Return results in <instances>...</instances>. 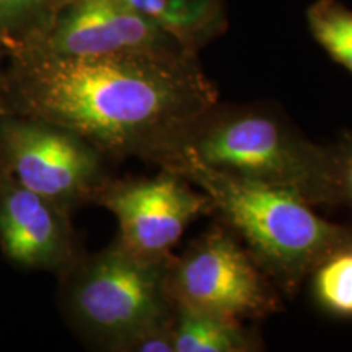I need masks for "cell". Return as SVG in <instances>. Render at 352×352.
Segmentation results:
<instances>
[{
    "instance_id": "2e32d148",
    "label": "cell",
    "mask_w": 352,
    "mask_h": 352,
    "mask_svg": "<svg viewBox=\"0 0 352 352\" xmlns=\"http://www.w3.org/2000/svg\"><path fill=\"white\" fill-rule=\"evenodd\" d=\"M7 104V54L0 51V114L6 113Z\"/></svg>"
},
{
    "instance_id": "277c9868",
    "label": "cell",
    "mask_w": 352,
    "mask_h": 352,
    "mask_svg": "<svg viewBox=\"0 0 352 352\" xmlns=\"http://www.w3.org/2000/svg\"><path fill=\"white\" fill-rule=\"evenodd\" d=\"M170 256H144L120 240L101 252L78 254L59 274V305L87 344L131 352L135 342L171 327Z\"/></svg>"
},
{
    "instance_id": "3957f363",
    "label": "cell",
    "mask_w": 352,
    "mask_h": 352,
    "mask_svg": "<svg viewBox=\"0 0 352 352\" xmlns=\"http://www.w3.org/2000/svg\"><path fill=\"white\" fill-rule=\"evenodd\" d=\"M175 171L209 197L236 239L243 241L263 271L294 292L329 254L352 243V228L320 217L303 197L267 184L220 173L196 162L179 160Z\"/></svg>"
},
{
    "instance_id": "7c38bea8",
    "label": "cell",
    "mask_w": 352,
    "mask_h": 352,
    "mask_svg": "<svg viewBox=\"0 0 352 352\" xmlns=\"http://www.w3.org/2000/svg\"><path fill=\"white\" fill-rule=\"evenodd\" d=\"M67 0H0V51L12 54L47 32Z\"/></svg>"
},
{
    "instance_id": "5bb4252c",
    "label": "cell",
    "mask_w": 352,
    "mask_h": 352,
    "mask_svg": "<svg viewBox=\"0 0 352 352\" xmlns=\"http://www.w3.org/2000/svg\"><path fill=\"white\" fill-rule=\"evenodd\" d=\"M311 277L316 303L329 314L352 318V243L323 259Z\"/></svg>"
},
{
    "instance_id": "ba28073f",
    "label": "cell",
    "mask_w": 352,
    "mask_h": 352,
    "mask_svg": "<svg viewBox=\"0 0 352 352\" xmlns=\"http://www.w3.org/2000/svg\"><path fill=\"white\" fill-rule=\"evenodd\" d=\"M28 47L65 57L184 50L124 0H67Z\"/></svg>"
},
{
    "instance_id": "8992f818",
    "label": "cell",
    "mask_w": 352,
    "mask_h": 352,
    "mask_svg": "<svg viewBox=\"0 0 352 352\" xmlns=\"http://www.w3.org/2000/svg\"><path fill=\"white\" fill-rule=\"evenodd\" d=\"M271 277L227 227H212L170 258L175 305L233 320H261L280 308Z\"/></svg>"
},
{
    "instance_id": "7a4b0ae2",
    "label": "cell",
    "mask_w": 352,
    "mask_h": 352,
    "mask_svg": "<svg viewBox=\"0 0 352 352\" xmlns=\"http://www.w3.org/2000/svg\"><path fill=\"white\" fill-rule=\"evenodd\" d=\"M179 160L285 189L311 206L334 204L329 147L311 142L267 107L219 101L189 126L158 166Z\"/></svg>"
},
{
    "instance_id": "30bf717a",
    "label": "cell",
    "mask_w": 352,
    "mask_h": 352,
    "mask_svg": "<svg viewBox=\"0 0 352 352\" xmlns=\"http://www.w3.org/2000/svg\"><path fill=\"white\" fill-rule=\"evenodd\" d=\"M179 46L199 52L226 30V0H124Z\"/></svg>"
},
{
    "instance_id": "5b68a950",
    "label": "cell",
    "mask_w": 352,
    "mask_h": 352,
    "mask_svg": "<svg viewBox=\"0 0 352 352\" xmlns=\"http://www.w3.org/2000/svg\"><path fill=\"white\" fill-rule=\"evenodd\" d=\"M109 158L74 131L43 118L0 114V171L69 212L94 202Z\"/></svg>"
},
{
    "instance_id": "9a60e30c",
    "label": "cell",
    "mask_w": 352,
    "mask_h": 352,
    "mask_svg": "<svg viewBox=\"0 0 352 352\" xmlns=\"http://www.w3.org/2000/svg\"><path fill=\"white\" fill-rule=\"evenodd\" d=\"M331 151V179L334 204H344L352 209V135H347Z\"/></svg>"
},
{
    "instance_id": "9c48e42d",
    "label": "cell",
    "mask_w": 352,
    "mask_h": 352,
    "mask_svg": "<svg viewBox=\"0 0 352 352\" xmlns=\"http://www.w3.org/2000/svg\"><path fill=\"white\" fill-rule=\"evenodd\" d=\"M0 250L12 266L60 274L78 258L70 212L0 171Z\"/></svg>"
},
{
    "instance_id": "4fadbf2b",
    "label": "cell",
    "mask_w": 352,
    "mask_h": 352,
    "mask_svg": "<svg viewBox=\"0 0 352 352\" xmlns=\"http://www.w3.org/2000/svg\"><path fill=\"white\" fill-rule=\"evenodd\" d=\"M307 23L327 54L352 74V8L338 0H315L307 10Z\"/></svg>"
},
{
    "instance_id": "6da1fadb",
    "label": "cell",
    "mask_w": 352,
    "mask_h": 352,
    "mask_svg": "<svg viewBox=\"0 0 352 352\" xmlns=\"http://www.w3.org/2000/svg\"><path fill=\"white\" fill-rule=\"evenodd\" d=\"M217 103L191 51L65 57L26 47L7 56L6 113L67 127L108 158L158 165Z\"/></svg>"
},
{
    "instance_id": "52a82bcc",
    "label": "cell",
    "mask_w": 352,
    "mask_h": 352,
    "mask_svg": "<svg viewBox=\"0 0 352 352\" xmlns=\"http://www.w3.org/2000/svg\"><path fill=\"white\" fill-rule=\"evenodd\" d=\"M95 204L108 209L120 236L132 252L144 256H170L186 228L197 217L212 214L209 197L175 171L160 168L153 178L109 179Z\"/></svg>"
},
{
    "instance_id": "8fae6325",
    "label": "cell",
    "mask_w": 352,
    "mask_h": 352,
    "mask_svg": "<svg viewBox=\"0 0 352 352\" xmlns=\"http://www.w3.org/2000/svg\"><path fill=\"white\" fill-rule=\"evenodd\" d=\"M175 352H254L263 349L258 334L239 320L175 305Z\"/></svg>"
}]
</instances>
